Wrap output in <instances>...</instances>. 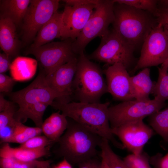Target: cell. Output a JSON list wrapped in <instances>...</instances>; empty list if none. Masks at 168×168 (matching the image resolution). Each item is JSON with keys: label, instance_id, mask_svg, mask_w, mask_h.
<instances>
[{"label": "cell", "instance_id": "5", "mask_svg": "<svg viewBox=\"0 0 168 168\" xmlns=\"http://www.w3.org/2000/svg\"><path fill=\"white\" fill-rule=\"evenodd\" d=\"M97 49L87 57L110 65L122 64L128 70L136 65L137 60L134 55L135 48L113 28L101 38Z\"/></svg>", "mask_w": 168, "mask_h": 168}, {"label": "cell", "instance_id": "42", "mask_svg": "<svg viewBox=\"0 0 168 168\" xmlns=\"http://www.w3.org/2000/svg\"><path fill=\"white\" fill-rule=\"evenodd\" d=\"M50 161L49 160L38 161L37 168H51Z\"/></svg>", "mask_w": 168, "mask_h": 168}, {"label": "cell", "instance_id": "34", "mask_svg": "<svg viewBox=\"0 0 168 168\" xmlns=\"http://www.w3.org/2000/svg\"><path fill=\"white\" fill-rule=\"evenodd\" d=\"M150 162L154 168H168V153L163 156L157 153L150 157Z\"/></svg>", "mask_w": 168, "mask_h": 168}, {"label": "cell", "instance_id": "44", "mask_svg": "<svg viewBox=\"0 0 168 168\" xmlns=\"http://www.w3.org/2000/svg\"><path fill=\"white\" fill-rule=\"evenodd\" d=\"M161 68L164 70L168 71V56L163 63L161 64Z\"/></svg>", "mask_w": 168, "mask_h": 168}, {"label": "cell", "instance_id": "35", "mask_svg": "<svg viewBox=\"0 0 168 168\" xmlns=\"http://www.w3.org/2000/svg\"><path fill=\"white\" fill-rule=\"evenodd\" d=\"M11 58L4 52L0 54V73H5L10 69Z\"/></svg>", "mask_w": 168, "mask_h": 168}, {"label": "cell", "instance_id": "38", "mask_svg": "<svg viewBox=\"0 0 168 168\" xmlns=\"http://www.w3.org/2000/svg\"><path fill=\"white\" fill-rule=\"evenodd\" d=\"M18 160L11 157H0L1 168H13Z\"/></svg>", "mask_w": 168, "mask_h": 168}, {"label": "cell", "instance_id": "32", "mask_svg": "<svg viewBox=\"0 0 168 168\" xmlns=\"http://www.w3.org/2000/svg\"><path fill=\"white\" fill-rule=\"evenodd\" d=\"M154 16L157 24L162 28L168 37V7H158Z\"/></svg>", "mask_w": 168, "mask_h": 168}, {"label": "cell", "instance_id": "18", "mask_svg": "<svg viewBox=\"0 0 168 168\" xmlns=\"http://www.w3.org/2000/svg\"><path fill=\"white\" fill-rule=\"evenodd\" d=\"M130 79L134 99H150L149 96L153 93L156 83L151 78L149 68L142 69L136 75L131 76Z\"/></svg>", "mask_w": 168, "mask_h": 168}, {"label": "cell", "instance_id": "30", "mask_svg": "<svg viewBox=\"0 0 168 168\" xmlns=\"http://www.w3.org/2000/svg\"><path fill=\"white\" fill-rule=\"evenodd\" d=\"M55 143L45 136L39 135L33 137L19 147L26 149L38 150L44 148Z\"/></svg>", "mask_w": 168, "mask_h": 168}, {"label": "cell", "instance_id": "9", "mask_svg": "<svg viewBox=\"0 0 168 168\" xmlns=\"http://www.w3.org/2000/svg\"><path fill=\"white\" fill-rule=\"evenodd\" d=\"M168 56V37L157 24L144 40L140 56L133 72L162 64Z\"/></svg>", "mask_w": 168, "mask_h": 168}, {"label": "cell", "instance_id": "12", "mask_svg": "<svg viewBox=\"0 0 168 168\" xmlns=\"http://www.w3.org/2000/svg\"><path fill=\"white\" fill-rule=\"evenodd\" d=\"M111 131L120 139L124 149L136 155L143 151L145 145L155 133L153 129L145 123L143 119L111 128Z\"/></svg>", "mask_w": 168, "mask_h": 168}, {"label": "cell", "instance_id": "21", "mask_svg": "<svg viewBox=\"0 0 168 168\" xmlns=\"http://www.w3.org/2000/svg\"><path fill=\"white\" fill-rule=\"evenodd\" d=\"M49 149L47 147L32 150L20 147L13 148L8 143H5L0 150V157H11L23 161H32L49 154Z\"/></svg>", "mask_w": 168, "mask_h": 168}, {"label": "cell", "instance_id": "22", "mask_svg": "<svg viewBox=\"0 0 168 168\" xmlns=\"http://www.w3.org/2000/svg\"><path fill=\"white\" fill-rule=\"evenodd\" d=\"M37 61L32 58L18 57L12 63L10 70L16 81H24L31 78L35 74Z\"/></svg>", "mask_w": 168, "mask_h": 168}, {"label": "cell", "instance_id": "15", "mask_svg": "<svg viewBox=\"0 0 168 168\" xmlns=\"http://www.w3.org/2000/svg\"><path fill=\"white\" fill-rule=\"evenodd\" d=\"M108 92L116 100L123 101L135 99L127 70L122 64L116 63L104 71Z\"/></svg>", "mask_w": 168, "mask_h": 168}, {"label": "cell", "instance_id": "23", "mask_svg": "<svg viewBox=\"0 0 168 168\" xmlns=\"http://www.w3.org/2000/svg\"><path fill=\"white\" fill-rule=\"evenodd\" d=\"M49 104L39 102L34 104L21 109H17L14 119L18 122L23 123L27 119L31 120L36 127L41 128L43 123V117Z\"/></svg>", "mask_w": 168, "mask_h": 168}, {"label": "cell", "instance_id": "29", "mask_svg": "<svg viewBox=\"0 0 168 168\" xmlns=\"http://www.w3.org/2000/svg\"><path fill=\"white\" fill-rule=\"evenodd\" d=\"M114 2L128 5L136 8L148 12L154 15L158 7V0H113Z\"/></svg>", "mask_w": 168, "mask_h": 168}, {"label": "cell", "instance_id": "2", "mask_svg": "<svg viewBox=\"0 0 168 168\" xmlns=\"http://www.w3.org/2000/svg\"><path fill=\"white\" fill-rule=\"evenodd\" d=\"M113 11V28L135 49L157 24L152 14L128 5L114 2Z\"/></svg>", "mask_w": 168, "mask_h": 168}, {"label": "cell", "instance_id": "24", "mask_svg": "<svg viewBox=\"0 0 168 168\" xmlns=\"http://www.w3.org/2000/svg\"><path fill=\"white\" fill-rule=\"evenodd\" d=\"M42 133L41 128L29 127L18 122L12 134L3 143H15L21 144L33 137L40 135Z\"/></svg>", "mask_w": 168, "mask_h": 168}, {"label": "cell", "instance_id": "36", "mask_svg": "<svg viewBox=\"0 0 168 168\" xmlns=\"http://www.w3.org/2000/svg\"><path fill=\"white\" fill-rule=\"evenodd\" d=\"M101 159L96 157L84 161L78 165V168H101Z\"/></svg>", "mask_w": 168, "mask_h": 168}, {"label": "cell", "instance_id": "4", "mask_svg": "<svg viewBox=\"0 0 168 168\" xmlns=\"http://www.w3.org/2000/svg\"><path fill=\"white\" fill-rule=\"evenodd\" d=\"M72 91V99L85 103H100L102 96L108 92L101 69L91 61L84 52L78 57Z\"/></svg>", "mask_w": 168, "mask_h": 168}, {"label": "cell", "instance_id": "31", "mask_svg": "<svg viewBox=\"0 0 168 168\" xmlns=\"http://www.w3.org/2000/svg\"><path fill=\"white\" fill-rule=\"evenodd\" d=\"M13 102L7 109L0 113V129L8 125H15L17 122L14 119L17 111Z\"/></svg>", "mask_w": 168, "mask_h": 168}, {"label": "cell", "instance_id": "7", "mask_svg": "<svg viewBox=\"0 0 168 168\" xmlns=\"http://www.w3.org/2000/svg\"><path fill=\"white\" fill-rule=\"evenodd\" d=\"M165 102L154 98L153 99H133L122 101L108 108L111 128H116L131 122L143 119L159 111Z\"/></svg>", "mask_w": 168, "mask_h": 168}, {"label": "cell", "instance_id": "45", "mask_svg": "<svg viewBox=\"0 0 168 168\" xmlns=\"http://www.w3.org/2000/svg\"><path fill=\"white\" fill-rule=\"evenodd\" d=\"M102 166L101 168H109L107 164L105 161L101 158Z\"/></svg>", "mask_w": 168, "mask_h": 168}, {"label": "cell", "instance_id": "10", "mask_svg": "<svg viewBox=\"0 0 168 168\" xmlns=\"http://www.w3.org/2000/svg\"><path fill=\"white\" fill-rule=\"evenodd\" d=\"M59 0H32L23 20L22 40L26 44L34 40L41 27L57 11Z\"/></svg>", "mask_w": 168, "mask_h": 168}, {"label": "cell", "instance_id": "33", "mask_svg": "<svg viewBox=\"0 0 168 168\" xmlns=\"http://www.w3.org/2000/svg\"><path fill=\"white\" fill-rule=\"evenodd\" d=\"M16 81L5 73H0V92L7 94L11 93Z\"/></svg>", "mask_w": 168, "mask_h": 168}, {"label": "cell", "instance_id": "11", "mask_svg": "<svg viewBox=\"0 0 168 168\" xmlns=\"http://www.w3.org/2000/svg\"><path fill=\"white\" fill-rule=\"evenodd\" d=\"M39 71L35 79L28 86L19 91L7 94L12 101L17 104L18 109L39 102L51 105L59 96L49 86L46 80V74L39 65Z\"/></svg>", "mask_w": 168, "mask_h": 168}, {"label": "cell", "instance_id": "6", "mask_svg": "<svg viewBox=\"0 0 168 168\" xmlns=\"http://www.w3.org/2000/svg\"><path fill=\"white\" fill-rule=\"evenodd\" d=\"M113 0H101L96 5L91 15L83 30L72 44V50L76 54L84 52L85 48L92 40L100 38L109 31V26L114 21Z\"/></svg>", "mask_w": 168, "mask_h": 168}, {"label": "cell", "instance_id": "39", "mask_svg": "<svg viewBox=\"0 0 168 168\" xmlns=\"http://www.w3.org/2000/svg\"><path fill=\"white\" fill-rule=\"evenodd\" d=\"M38 161L37 160L29 161H18L13 168H37Z\"/></svg>", "mask_w": 168, "mask_h": 168}, {"label": "cell", "instance_id": "37", "mask_svg": "<svg viewBox=\"0 0 168 168\" xmlns=\"http://www.w3.org/2000/svg\"><path fill=\"white\" fill-rule=\"evenodd\" d=\"M101 0H65L63 1L69 6L84 5L88 4H97Z\"/></svg>", "mask_w": 168, "mask_h": 168}, {"label": "cell", "instance_id": "3", "mask_svg": "<svg viewBox=\"0 0 168 168\" xmlns=\"http://www.w3.org/2000/svg\"><path fill=\"white\" fill-rule=\"evenodd\" d=\"M71 119L58 142L59 146L56 152L71 164L78 165L96 157L97 148L100 147L102 138Z\"/></svg>", "mask_w": 168, "mask_h": 168}, {"label": "cell", "instance_id": "28", "mask_svg": "<svg viewBox=\"0 0 168 168\" xmlns=\"http://www.w3.org/2000/svg\"><path fill=\"white\" fill-rule=\"evenodd\" d=\"M150 157L147 152L143 151L138 155H128L123 160L128 168H152L150 163Z\"/></svg>", "mask_w": 168, "mask_h": 168}, {"label": "cell", "instance_id": "25", "mask_svg": "<svg viewBox=\"0 0 168 168\" xmlns=\"http://www.w3.org/2000/svg\"><path fill=\"white\" fill-rule=\"evenodd\" d=\"M148 122L155 133L168 142V107L150 116Z\"/></svg>", "mask_w": 168, "mask_h": 168}, {"label": "cell", "instance_id": "8", "mask_svg": "<svg viewBox=\"0 0 168 168\" xmlns=\"http://www.w3.org/2000/svg\"><path fill=\"white\" fill-rule=\"evenodd\" d=\"M73 41L52 42L37 47H30L26 54L34 55L44 69L46 75L77 56L72 50Z\"/></svg>", "mask_w": 168, "mask_h": 168}, {"label": "cell", "instance_id": "17", "mask_svg": "<svg viewBox=\"0 0 168 168\" xmlns=\"http://www.w3.org/2000/svg\"><path fill=\"white\" fill-rule=\"evenodd\" d=\"M63 13L57 11L40 29L30 47H38L60 38Z\"/></svg>", "mask_w": 168, "mask_h": 168}, {"label": "cell", "instance_id": "41", "mask_svg": "<svg viewBox=\"0 0 168 168\" xmlns=\"http://www.w3.org/2000/svg\"><path fill=\"white\" fill-rule=\"evenodd\" d=\"M54 168H72L71 164L65 159L55 166Z\"/></svg>", "mask_w": 168, "mask_h": 168}, {"label": "cell", "instance_id": "14", "mask_svg": "<svg viewBox=\"0 0 168 168\" xmlns=\"http://www.w3.org/2000/svg\"><path fill=\"white\" fill-rule=\"evenodd\" d=\"M96 5H66L62 13L60 38L62 40L70 39L75 41L85 26Z\"/></svg>", "mask_w": 168, "mask_h": 168}, {"label": "cell", "instance_id": "19", "mask_svg": "<svg viewBox=\"0 0 168 168\" xmlns=\"http://www.w3.org/2000/svg\"><path fill=\"white\" fill-rule=\"evenodd\" d=\"M67 118L59 111L51 114L43 122L41 127L44 136L54 142H58L68 127Z\"/></svg>", "mask_w": 168, "mask_h": 168}, {"label": "cell", "instance_id": "43", "mask_svg": "<svg viewBox=\"0 0 168 168\" xmlns=\"http://www.w3.org/2000/svg\"><path fill=\"white\" fill-rule=\"evenodd\" d=\"M158 4H160L161 7H168V0H161L158 1Z\"/></svg>", "mask_w": 168, "mask_h": 168}, {"label": "cell", "instance_id": "40", "mask_svg": "<svg viewBox=\"0 0 168 168\" xmlns=\"http://www.w3.org/2000/svg\"><path fill=\"white\" fill-rule=\"evenodd\" d=\"M6 99L3 93L0 94V112L4 111L8 108L13 103Z\"/></svg>", "mask_w": 168, "mask_h": 168}, {"label": "cell", "instance_id": "13", "mask_svg": "<svg viewBox=\"0 0 168 168\" xmlns=\"http://www.w3.org/2000/svg\"><path fill=\"white\" fill-rule=\"evenodd\" d=\"M78 58L76 57L46 75V82L50 89L59 96L55 101L61 104L71 102L72 84L76 72Z\"/></svg>", "mask_w": 168, "mask_h": 168}, {"label": "cell", "instance_id": "26", "mask_svg": "<svg viewBox=\"0 0 168 168\" xmlns=\"http://www.w3.org/2000/svg\"><path fill=\"white\" fill-rule=\"evenodd\" d=\"M109 141L102 138L100 146V156L106 163L109 168H128L123 159H121L111 148Z\"/></svg>", "mask_w": 168, "mask_h": 168}, {"label": "cell", "instance_id": "1", "mask_svg": "<svg viewBox=\"0 0 168 168\" xmlns=\"http://www.w3.org/2000/svg\"><path fill=\"white\" fill-rule=\"evenodd\" d=\"M110 105L109 102L73 101L61 104L54 101L50 106L87 129L107 139L117 148L124 149L122 144L116 140L111 131L108 113Z\"/></svg>", "mask_w": 168, "mask_h": 168}, {"label": "cell", "instance_id": "27", "mask_svg": "<svg viewBox=\"0 0 168 168\" xmlns=\"http://www.w3.org/2000/svg\"><path fill=\"white\" fill-rule=\"evenodd\" d=\"M168 71L158 68V77L153 92L154 98L165 102L168 100Z\"/></svg>", "mask_w": 168, "mask_h": 168}, {"label": "cell", "instance_id": "16", "mask_svg": "<svg viewBox=\"0 0 168 168\" xmlns=\"http://www.w3.org/2000/svg\"><path fill=\"white\" fill-rule=\"evenodd\" d=\"M16 26L9 18L0 17V47L4 52L11 58L18 54L20 47Z\"/></svg>", "mask_w": 168, "mask_h": 168}, {"label": "cell", "instance_id": "20", "mask_svg": "<svg viewBox=\"0 0 168 168\" xmlns=\"http://www.w3.org/2000/svg\"><path fill=\"white\" fill-rule=\"evenodd\" d=\"M31 0H5L0 1V17L7 18L16 25L23 21Z\"/></svg>", "mask_w": 168, "mask_h": 168}]
</instances>
